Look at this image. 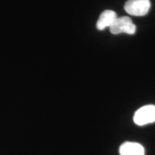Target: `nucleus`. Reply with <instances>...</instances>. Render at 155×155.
Masks as SVG:
<instances>
[{
    "instance_id": "1",
    "label": "nucleus",
    "mask_w": 155,
    "mask_h": 155,
    "mask_svg": "<svg viewBox=\"0 0 155 155\" xmlns=\"http://www.w3.org/2000/svg\"><path fill=\"white\" fill-rule=\"evenodd\" d=\"M136 28V25L134 24L130 17L127 16L117 17L109 28L110 31L113 35H119L123 32L133 35L135 33Z\"/></svg>"
},
{
    "instance_id": "2",
    "label": "nucleus",
    "mask_w": 155,
    "mask_h": 155,
    "mask_svg": "<svg viewBox=\"0 0 155 155\" xmlns=\"http://www.w3.org/2000/svg\"><path fill=\"white\" fill-rule=\"evenodd\" d=\"M151 7L150 0H129L125 3L124 9L129 15L144 16L149 12Z\"/></svg>"
},
{
    "instance_id": "3",
    "label": "nucleus",
    "mask_w": 155,
    "mask_h": 155,
    "mask_svg": "<svg viewBox=\"0 0 155 155\" xmlns=\"http://www.w3.org/2000/svg\"><path fill=\"white\" fill-rule=\"evenodd\" d=\"M134 121L139 126L154 123L155 122V106L147 105L139 108L134 116Z\"/></svg>"
},
{
    "instance_id": "4",
    "label": "nucleus",
    "mask_w": 155,
    "mask_h": 155,
    "mask_svg": "<svg viewBox=\"0 0 155 155\" xmlns=\"http://www.w3.org/2000/svg\"><path fill=\"white\" fill-rule=\"evenodd\" d=\"M116 19L117 15L114 11L110 9L104 11L97 21L96 28L98 30H104L106 28H110Z\"/></svg>"
},
{
    "instance_id": "5",
    "label": "nucleus",
    "mask_w": 155,
    "mask_h": 155,
    "mask_svg": "<svg viewBox=\"0 0 155 155\" xmlns=\"http://www.w3.org/2000/svg\"><path fill=\"white\" fill-rule=\"evenodd\" d=\"M119 152L121 155H144V149L139 143L127 141L121 145Z\"/></svg>"
}]
</instances>
